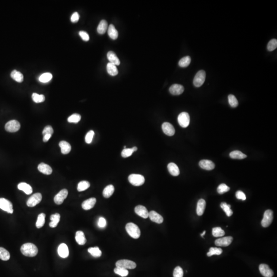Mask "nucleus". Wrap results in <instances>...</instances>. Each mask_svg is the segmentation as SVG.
Segmentation results:
<instances>
[{"instance_id":"f257e3e1","label":"nucleus","mask_w":277,"mask_h":277,"mask_svg":"<svg viewBox=\"0 0 277 277\" xmlns=\"http://www.w3.org/2000/svg\"><path fill=\"white\" fill-rule=\"evenodd\" d=\"M21 252L26 257H33L38 254V249L35 244L27 243L21 246Z\"/></svg>"},{"instance_id":"f03ea898","label":"nucleus","mask_w":277,"mask_h":277,"mask_svg":"<svg viewBox=\"0 0 277 277\" xmlns=\"http://www.w3.org/2000/svg\"><path fill=\"white\" fill-rule=\"evenodd\" d=\"M126 232L134 239H138L141 235L140 230L137 225L133 223H128L125 227Z\"/></svg>"},{"instance_id":"7ed1b4c3","label":"nucleus","mask_w":277,"mask_h":277,"mask_svg":"<svg viewBox=\"0 0 277 277\" xmlns=\"http://www.w3.org/2000/svg\"><path fill=\"white\" fill-rule=\"evenodd\" d=\"M128 181L134 186H141L145 182V178L141 175L131 174L128 176Z\"/></svg>"},{"instance_id":"20e7f679","label":"nucleus","mask_w":277,"mask_h":277,"mask_svg":"<svg viewBox=\"0 0 277 277\" xmlns=\"http://www.w3.org/2000/svg\"><path fill=\"white\" fill-rule=\"evenodd\" d=\"M178 121L182 127H187L190 123L189 114L186 112H183L180 113V115L178 116Z\"/></svg>"},{"instance_id":"39448f33","label":"nucleus","mask_w":277,"mask_h":277,"mask_svg":"<svg viewBox=\"0 0 277 277\" xmlns=\"http://www.w3.org/2000/svg\"><path fill=\"white\" fill-rule=\"evenodd\" d=\"M206 78V73L204 70H200L195 74L194 79V85L195 86L199 87L204 83Z\"/></svg>"},{"instance_id":"423d86ee","label":"nucleus","mask_w":277,"mask_h":277,"mask_svg":"<svg viewBox=\"0 0 277 277\" xmlns=\"http://www.w3.org/2000/svg\"><path fill=\"white\" fill-rule=\"evenodd\" d=\"M117 268H121L125 269H135L137 265L135 262L128 260H119L116 263Z\"/></svg>"},{"instance_id":"0eeeda50","label":"nucleus","mask_w":277,"mask_h":277,"mask_svg":"<svg viewBox=\"0 0 277 277\" xmlns=\"http://www.w3.org/2000/svg\"><path fill=\"white\" fill-rule=\"evenodd\" d=\"M273 220V212L271 210H268L265 211L263 218L261 221V225L264 227H268L271 225Z\"/></svg>"},{"instance_id":"6e6552de","label":"nucleus","mask_w":277,"mask_h":277,"mask_svg":"<svg viewBox=\"0 0 277 277\" xmlns=\"http://www.w3.org/2000/svg\"><path fill=\"white\" fill-rule=\"evenodd\" d=\"M20 123L17 120H11L8 122L5 126V130L10 132H17L20 129Z\"/></svg>"},{"instance_id":"1a4fd4ad","label":"nucleus","mask_w":277,"mask_h":277,"mask_svg":"<svg viewBox=\"0 0 277 277\" xmlns=\"http://www.w3.org/2000/svg\"><path fill=\"white\" fill-rule=\"evenodd\" d=\"M0 209L9 214H13V211L12 203L5 198H0Z\"/></svg>"},{"instance_id":"9d476101","label":"nucleus","mask_w":277,"mask_h":277,"mask_svg":"<svg viewBox=\"0 0 277 277\" xmlns=\"http://www.w3.org/2000/svg\"><path fill=\"white\" fill-rule=\"evenodd\" d=\"M42 199V195L40 193H36L28 199L27 201V205L28 207H32L36 206V205L40 203Z\"/></svg>"},{"instance_id":"9b49d317","label":"nucleus","mask_w":277,"mask_h":277,"mask_svg":"<svg viewBox=\"0 0 277 277\" xmlns=\"http://www.w3.org/2000/svg\"><path fill=\"white\" fill-rule=\"evenodd\" d=\"M68 192L66 189H63L60 191L58 194L55 195L54 198V202L55 204L61 205L63 203L65 199L67 197Z\"/></svg>"},{"instance_id":"f8f14e48","label":"nucleus","mask_w":277,"mask_h":277,"mask_svg":"<svg viewBox=\"0 0 277 277\" xmlns=\"http://www.w3.org/2000/svg\"><path fill=\"white\" fill-rule=\"evenodd\" d=\"M233 240V238L232 237H226L223 238L218 239L215 241V244L218 246H228L231 244Z\"/></svg>"},{"instance_id":"ddd939ff","label":"nucleus","mask_w":277,"mask_h":277,"mask_svg":"<svg viewBox=\"0 0 277 277\" xmlns=\"http://www.w3.org/2000/svg\"><path fill=\"white\" fill-rule=\"evenodd\" d=\"M259 270L262 275L264 277H272L274 275V272L269 268L268 265L261 264L259 266Z\"/></svg>"},{"instance_id":"4468645a","label":"nucleus","mask_w":277,"mask_h":277,"mask_svg":"<svg viewBox=\"0 0 277 277\" xmlns=\"http://www.w3.org/2000/svg\"><path fill=\"white\" fill-rule=\"evenodd\" d=\"M135 211L136 214L144 219H146L149 216V212L145 206L143 205H138L135 208Z\"/></svg>"},{"instance_id":"2eb2a0df","label":"nucleus","mask_w":277,"mask_h":277,"mask_svg":"<svg viewBox=\"0 0 277 277\" xmlns=\"http://www.w3.org/2000/svg\"><path fill=\"white\" fill-rule=\"evenodd\" d=\"M162 131L164 134L169 136H173L175 133V128L169 122H164L162 125Z\"/></svg>"},{"instance_id":"dca6fc26","label":"nucleus","mask_w":277,"mask_h":277,"mask_svg":"<svg viewBox=\"0 0 277 277\" xmlns=\"http://www.w3.org/2000/svg\"><path fill=\"white\" fill-rule=\"evenodd\" d=\"M169 90L172 95L177 96L181 95L184 92V88L182 85L175 84L170 87Z\"/></svg>"},{"instance_id":"f3484780","label":"nucleus","mask_w":277,"mask_h":277,"mask_svg":"<svg viewBox=\"0 0 277 277\" xmlns=\"http://www.w3.org/2000/svg\"><path fill=\"white\" fill-rule=\"evenodd\" d=\"M199 166L201 169L207 170H213L215 167L214 163L208 160H202L200 161Z\"/></svg>"},{"instance_id":"a211bd4d","label":"nucleus","mask_w":277,"mask_h":277,"mask_svg":"<svg viewBox=\"0 0 277 277\" xmlns=\"http://www.w3.org/2000/svg\"><path fill=\"white\" fill-rule=\"evenodd\" d=\"M59 255L62 258H66L69 256V250L66 244L62 243L60 244L58 249Z\"/></svg>"},{"instance_id":"6ab92c4d","label":"nucleus","mask_w":277,"mask_h":277,"mask_svg":"<svg viewBox=\"0 0 277 277\" xmlns=\"http://www.w3.org/2000/svg\"><path fill=\"white\" fill-rule=\"evenodd\" d=\"M97 200L95 198H91L85 200L82 203V207L83 209L86 211L89 210L94 207L96 203Z\"/></svg>"},{"instance_id":"aec40b11","label":"nucleus","mask_w":277,"mask_h":277,"mask_svg":"<svg viewBox=\"0 0 277 277\" xmlns=\"http://www.w3.org/2000/svg\"><path fill=\"white\" fill-rule=\"evenodd\" d=\"M148 217L150 218V220L152 221L153 222L157 224L162 223L164 220L162 216H161L160 214L155 211H151L150 212Z\"/></svg>"},{"instance_id":"412c9836","label":"nucleus","mask_w":277,"mask_h":277,"mask_svg":"<svg viewBox=\"0 0 277 277\" xmlns=\"http://www.w3.org/2000/svg\"><path fill=\"white\" fill-rule=\"evenodd\" d=\"M38 170L39 172L45 175H49L51 174L52 173V169L51 167L47 164H45L44 163H41L38 165Z\"/></svg>"},{"instance_id":"4be33fe9","label":"nucleus","mask_w":277,"mask_h":277,"mask_svg":"<svg viewBox=\"0 0 277 277\" xmlns=\"http://www.w3.org/2000/svg\"><path fill=\"white\" fill-rule=\"evenodd\" d=\"M107 59L109 61V63H112L113 64L118 66L120 64V61L116 55L115 52L112 51H110L107 53Z\"/></svg>"},{"instance_id":"5701e85b","label":"nucleus","mask_w":277,"mask_h":277,"mask_svg":"<svg viewBox=\"0 0 277 277\" xmlns=\"http://www.w3.org/2000/svg\"><path fill=\"white\" fill-rule=\"evenodd\" d=\"M206 207V202L204 199H200L197 203V214L198 216H202L204 212Z\"/></svg>"},{"instance_id":"b1692460","label":"nucleus","mask_w":277,"mask_h":277,"mask_svg":"<svg viewBox=\"0 0 277 277\" xmlns=\"http://www.w3.org/2000/svg\"><path fill=\"white\" fill-rule=\"evenodd\" d=\"M59 146L61 149V153L64 154H68L71 150L70 144L68 142L62 141L59 143Z\"/></svg>"},{"instance_id":"393cba45","label":"nucleus","mask_w":277,"mask_h":277,"mask_svg":"<svg viewBox=\"0 0 277 277\" xmlns=\"http://www.w3.org/2000/svg\"><path fill=\"white\" fill-rule=\"evenodd\" d=\"M169 173L173 176H178L180 174V170L178 166L174 163H170L167 166Z\"/></svg>"},{"instance_id":"a878e982","label":"nucleus","mask_w":277,"mask_h":277,"mask_svg":"<svg viewBox=\"0 0 277 277\" xmlns=\"http://www.w3.org/2000/svg\"><path fill=\"white\" fill-rule=\"evenodd\" d=\"M17 188L19 190L23 191L27 195H30L32 192V187L26 183H20V184H18Z\"/></svg>"},{"instance_id":"bb28decb","label":"nucleus","mask_w":277,"mask_h":277,"mask_svg":"<svg viewBox=\"0 0 277 277\" xmlns=\"http://www.w3.org/2000/svg\"><path fill=\"white\" fill-rule=\"evenodd\" d=\"M108 35L112 39L116 40L118 37V32L115 28V26L112 24H110L108 28Z\"/></svg>"},{"instance_id":"cd10ccee","label":"nucleus","mask_w":277,"mask_h":277,"mask_svg":"<svg viewBox=\"0 0 277 277\" xmlns=\"http://www.w3.org/2000/svg\"><path fill=\"white\" fill-rule=\"evenodd\" d=\"M76 240L78 244L80 245H83L86 242V239L83 232L82 231H78L76 234Z\"/></svg>"},{"instance_id":"c85d7f7f","label":"nucleus","mask_w":277,"mask_h":277,"mask_svg":"<svg viewBox=\"0 0 277 277\" xmlns=\"http://www.w3.org/2000/svg\"><path fill=\"white\" fill-rule=\"evenodd\" d=\"M108 29V24L106 21L103 20L100 22L97 27V32L100 35H103L105 33Z\"/></svg>"},{"instance_id":"c756f323","label":"nucleus","mask_w":277,"mask_h":277,"mask_svg":"<svg viewBox=\"0 0 277 277\" xmlns=\"http://www.w3.org/2000/svg\"><path fill=\"white\" fill-rule=\"evenodd\" d=\"M107 71L110 76H115L118 74V70L117 69V66L111 63H108L106 66Z\"/></svg>"},{"instance_id":"7c9ffc66","label":"nucleus","mask_w":277,"mask_h":277,"mask_svg":"<svg viewBox=\"0 0 277 277\" xmlns=\"http://www.w3.org/2000/svg\"><path fill=\"white\" fill-rule=\"evenodd\" d=\"M51 221L49 223V226L51 228H55L57 226L59 222H60V214L58 213L52 214L51 217Z\"/></svg>"},{"instance_id":"2f4dec72","label":"nucleus","mask_w":277,"mask_h":277,"mask_svg":"<svg viewBox=\"0 0 277 277\" xmlns=\"http://www.w3.org/2000/svg\"><path fill=\"white\" fill-rule=\"evenodd\" d=\"M115 192V188L112 185H109L106 186L103 192V195L104 198H108L111 197Z\"/></svg>"},{"instance_id":"473e14b6","label":"nucleus","mask_w":277,"mask_h":277,"mask_svg":"<svg viewBox=\"0 0 277 277\" xmlns=\"http://www.w3.org/2000/svg\"><path fill=\"white\" fill-rule=\"evenodd\" d=\"M10 76H11V77L17 82L21 83L23 81L24 76L20 71L14 70L11 72Z\"/></svg>"},{"instance_id":"72a5a7b5","label":"nucleus","mask_w":277,"mask_h":277,"mask_svg":"<svg viewBox=\"0 0 277 277\" xmlns=\"http://www.w3.org/2000/svg\"><path fill=\"white\" fill-rule=\"evenodd\" d=\"M230 157L232 159H240V160L245 159L247 157V156L246 154H244L239 150H234V151H232L230 153Z\"/></svg>"},{"instance_id":"f704fd0d","label":"nucleus","mask_w":277,"mask_h":277,"mask_svg":"<svg viewBox=\"0 0 277 277\" xmlns=\"http://www.w3.org/2000/svg\"><path fill=\"white\" fill-rule=\"evenodd\" d=\"M138 150L136 146H134L131 148H125L122 150L121 153V156L122 157L126 158V157H129L130 156L132 155L133 153L135 151H136Z\"/></svg>"},{"instance_id":"c9c22d12","label":"nucleus","mask_w":277,"mask_h":277,"mask_svg":"<svg viewBox=\"0 0 277 277\" xmlns=\"http://www.w3.org/2000/svg\"><path fill=\"white\" fill-rule=\"evenodd\" d=\"M88 252L95 258H99L102 255V252L98 247H90L88 249Z\"/></svg>"},{"instance_id":"e433bc0d","label":"nucleus","mask_w":277,"mask_h":277,"mask_svg":"<svg viewBox=\"0 0 277 277\" xmlns=\"http://www.w3.org/2000/svg\"><path fill=\"white\" fill-rule=\"evenodd\" d=\"M220 206L222 208V210L226 213L227 217H230L233 214V212L230 209L231 207L230 205L227 204L225 202H222L221 203Z\"/></svg>"},{"instance_id":"4c0bfd02","label":"nucleus","mask_w":277,"mask_h":277,"mask_svg":"<svg viewBox=\"0 0 277 277\" xmlns=\"http://www.w3.org/2000/svg\"><path fill=\"white\" fill-rule=\"evenodd\" d=\"M10 257L8 251L3 247H0V259L3 261H7Z\"/></svg>"},{"instance_id":"58836bf2","label":"nucleus","mask_w":277,"mask_h":277,"mask_svg":"<svg viewBox=\"0 0 277 277\" xmlns=\"http://www.w3.org/2000/svg\"><path fill=\"white\" fill-rule=\"evenodd\" d=\"M52 78V75L51 73H44L40 76L39 80L42 83H47L49 82Z\"/></svg>"},{"instance_id":"ea45409f","label":"nucleus","mask_w":277,"mask_h":277,"mask_svg":"<svg viewBox=\"0 0 277 277\" xmlns=\"http://www.w3.org/2000/svg\"><path fill=\"white\" fill-rule=\"evenodd\" d=\"M191 62V57L189 56H186L181 59L179 62V65L181 67L185 68L189 66Z\"/></svg>"},{"instance_id":"a19ab883","label":"nucleus","mask_w":277,"mask_h":277,"mask_svg":"<svg viewBox=\"0 0 277 277\" xmlns=\"http://www.w3.org/2000/svg\"><path fill=\"white\" fill-rule=\"evenodd\" d=\"M45 214L41 213L38 216L37 221L36 222V227L38 228H41L44 226L45 222Z\"/></svg>"},{"instance_id":"79ce46f5","label":"nucleus","mask_w":277,"mask_h":277,"mask_svg":"<svg viewBox=\"0 0 277 277\" xmlns=\"http://www.w3.org/2000/svg\"><path fill=\"white\" fill-rule=\"evenodd\" d=\"M90 185V184L88 181H81L80 182H79V184L78 185V191L79 192H83V191H85L89 188Z\"/></svg>"},{"instance_id":"37998d69","label":"nucleus","mask_w":277,"mask_h":277,"mask_svg":"<svg viewBox=\"0 0 277 277\" xmlns=\"http://www.w3.org/2000/svg\"><path fill=\"white\" fill-rule=\"evenodd\" d=\"M222 249L218 247H211L209 250V252L207 253L208 257H211L213 255H220L222 253Z\"/></svg>"},{"instance_id":"c03bdc74","label":"nucleus","mask_w":277,"mask_h":277,"mask_svg":"<svg viewBox=\"0 0 277 277\" xmlns=\"http://www.w3.org/2000/svg\"><path fill=\"white\" fill-rule=\"evenodd\" d=\"M212 233L214 237H221L225 235V232L221 227H217L213 228Z\"/></svg>"},{"instance_id":"a18cd8bd","label":"nucleus","mask_w":277,"mask_h":277,"mask_svg":"<svg viewBox=\"0 0 277 277\" xmlns=\"http://www.w3.org/2000/svg\"><path fill=\"white\" fill-rule=\"evenodd\" d=\"M114 272L116 274L120 275L122 277H126L128 275V271L127 269H125L123 268H116L114 269Z\"/></svg>"},{"instance_id":"49530a36","label":"nucleus","mask_w":277,"mask_h":277,"mask_svg":"<svg viewBox=\"0 0 277 277\" xmlns=\"http://www.w3.org/2000/svg\"><path fill=\"white\" fill-rule=\"evenodd\" d=\"M81 119V116L78 113H74L70 116L68 118V122L69 123H77L80 121Z\"/></svg>"},{"instance_id":"de8ad7c7","label":"nucleus","mask_w":277,"mask_h":277,"mask_svg":"<svg viewBox=\"0 0 277 277\" xmlns=\"http://www.w3.org/2000/svg\"><path fill=\"white\" fill-rule=\"evenodd\" d=\"M32 99L35 103H39L43 102L45 101V98L44 95H39L38 93H33L32 95Z\"/></svg>"},{"instance_id":"09e8293b","label":"nucleus","mask_w":277,"mask_h":277,"mask_svg":"<svg viewBox=\"0 0 277 277\" xmlns=\"http://www.w3.org/2000/svg\"><path fill=\"white\" fill-rule=\"evenodd\" d=\"M228 99L229 104L232 107L235 108V107L238 106L239 103H238V100H237L235 96H233V95H230L228 96Z\"/></svg>"},{"instance_id":"8fccbe9b","label":"nucleus","mask_w":277,"mask_h":277,"mask_svg":"<svg viewBox=\"0 0 277 277\" xmlns=\"http://www.w3.org/2000/svg\"><path fill=\"white\" fill-rule=\"evenodd\" d=\"M277 40L276 39L271 40L268 43V51H272L275 50L277 48Z\"/></svg>"},{"instance_id":"3c124183","label":"nucleus","mask_w":277,"mask_h":277,"mask_svg":"<svg viewBox=\"0 0 277 277\" xmlns=\"http://www.w3.org/2000/svg\"><path fill=\"white\" fill-rule=\"evenodd\" d=\"M230 188L225 184H221L217 188V192L219 194H223L230 191Z\"/></svg>"},{"instance_id":"603ef678","label":"nucleus","mask_w":277,"mask_h":277,"mask_svg":"<svg viewBox=\"0 0 277 277\" xmlns=\"http://www.w3.org/2000/svg\"><path fill=\"white\" fill-rule=\"evenodd\" d=\"M173 277H183V271L182 268L180 266H176L173 271Z\"/></svg>"},{"instance_id":"864d4df0","label":"nucleus","mask_w":277,"mask_h":277,"mask_svg":"<svg viewBox=\"0 0 277 277\" xmlns=\"http://www.w3.org/2000/svg\"><path fill=\"white\" fill-rule=\"evenodd\" d=\"M95 135V132L93 131H90L87 132L86 135L85 136V142L87 144H90L93 139V136Z\"/></svg>"},{"instance_id":"5fc2aeb1","label":"nucleus","mask_w":277,"mask_h":277,"mask_svg":"<svg viewBox=\"0 0 277 277\" xmlns=\"http://www.w3.org/2000/svg\"><path fill=\"white\" fill-rule=\"evenodd\" d=\"M53 133H54L53 128H52L51 126H49V125L46 126L44 128V130H43L42 132L43 135H47V134H49V135H52Z\"/></svg>"},{"instance_id":"6e6d98bb","label":"nucleus","mask_w":277,"mask_h":277,"mask_svg":"<svg viewBox=\"0 0 277 277\" xmlns=\"http://www.w3.org/2000/svg\"><path fill=\"white\" fill-rule=\"evenodd\" d=\"M106 220L103 217H100L98 222V226L100 228H104L106 226Z\"/></svg>"},{"instance_id":"4d7b16f0","label":"nucleus","mask_w":277,"mask_h":277,"mask_svg":"<svg viewBox=\"0 0 277 277\" xmlns=\"http://www.w3.org/2000/svg\"><path fill=\"white\" fill-rule=\"evenodd\" d=\"M236 198L238 199L243 200V201L245 200L246 199L245 195L242 191H237L236 192Z\"/></svg>"},{"instance_id":"13d9d810","label":"nucleus","mask_w":277,"mask_h":277,"mask_svg":"<svg viewBox=\"0 0 277 277\" xmlns=\"http://www.w3.org/2000/svg\"><path fill=\"white\" fill-rule=\"evenodd\" d=\"M79 35L81 37L82 40L84 41H88L89 40V36L86 32L84 31H80L79 32Z\"/></svg>"},{"instance_id":"bf43d9fd","label":"nucleus","mask_w":277,"mask_h":277,"mask_svg":"<svg viewBox=\"0 0 277 277\" xmlns=\"http://www.w3.org/2000/svg\"><path fill=\"white\" fill-rule=\"evenodd\" d=\"M79 18H80V16H79V13L77 12H75L72 14L70 20L73 23H76L79 21Z\"/></svg>"},{"instance_id":"052dcab7","label":"nucleus","mask_w":277,"mask_h":277,"mask_svg":"<svg viewBox=\"0 0 277 277\" xmlns=\"http://www.w3.org/2000/svg\"><path fill=\"white\" fill-rule=\"evenodd\" d=\"M51 135H49V134H47V135H44L43 140V141H44V142H47L49 140L50 138H51Z\"/></svg>"},{"instance_id":"680f3d73","label":"nucleus","mask_w":277,"mask_h":277,"mask_svg":"<svg viewBox=\"0 0 277 277\" xmlns=\"http://www.w3.org/2000/svg\"><path fill=\"white\" fill-rule=\"evenodd\" d=\"M205 233H206V231H205V230H204V232H203V233H202L201 234V236H202V237L204 236V235L205 234Z\"/></svg>"}]
</instances>
